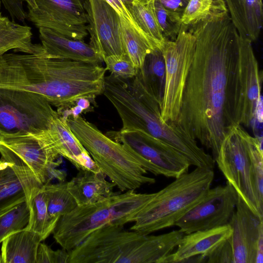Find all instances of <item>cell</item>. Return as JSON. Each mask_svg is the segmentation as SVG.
Here are the masks:
<instances>
[{
	"instance_id": "obj_9",
	"label": "cell",
	"mask_w": 263,
	"mask_h": 263,
	"mask_svg": "<svg viewBox=\"0 0 263 263\" xmlns=\"http://www.w3.org/2000/svg\"><path fill=\"white\" fill-rule=\"evenodd\" d=\"M188 28L182 24L176 39L165 40L161 49L165 65L161 116L163 121L171 124L175 123L179 114L195 49L196 39Z\"/></svg>"
},
{
	"instance_id": "obj_22",
	"label": "cell",
	"mask_w": 263,
	"mask_h": 263,
	"mask_svg": "<svg viewBox=\"0 0 263 263\" xmlns=\"http://www.w3.org/2000/svg\"><path fill=\"white\" fill-rule=\"evenodd\" d=\"M67 184L78 206L98 202L116 193L114 192L115 185L107 181L101 171L80 170Z\"/></svg>"
},
{
	"instance_id": "obj_14",
	"label": "cell",
	"mask_w": 263,
	"mask_h": 263,
	"mask_svg": "<svg viewBox=\"0 0 263 263\" xmlns=\"http://www.w3.org/2000/svg\"><path fill=\"white\" fill-rule=\"evenodd\" d=\"M238 194L228 182L210 189L204 198L175 226L184 234L210 230L229 223L235 210Z\"/></svg>"
},
{
	"instance_id": "obj_6",
	"label": "cell",
	"mask_w": 263,
	"mask_h": 263,
	"mask_svg": "<svg viewBox=\"0 0 263 263\" xmlns=\"http://www.w3.org/2000/svg\"><path fill=\"white\" fill-rule=\"evenodd\" d=\"M214 178L213 169L199 167L176 178L155 193L130 230L148 234L175 226L204 198Z\"/></svg>"
},
{
	"instance_id": "obj_21",
	"label": "cell",
	"mask_w": 263,
	"mask_h": 263,
	"mask_svg": "<svg viewBox=\"0 0 263 263\" xmlns=\"http://www.w3.org/2000/svg\"><path fill=\"white\" fill-rule=\"evenodd\" d=\"M41 188L11 163L0 158V213L24 201L29 206Z\"/></svg>"
},
{
	"instance_id": "obj_31",
	"label": "cell",
	"mask_w": 263,
	"mask_h": 263,
	"mask_svg": "<svg viewBox=\"0 0 263 263\" xmlns=\"http://www.w3.org/2000/svg\"><path fill=\"white\" fill-rule=\"evenodd\" d=\"M228 13L224 0H189L181 17L187 26L199 22L213 20Z\"/></svg>"
},
{
	"instance_id": "obj_24",
	"label": "cell",
	"mask_w": 263,
	"mask_h": 263,
	"mask_svg": "<svg viewBox=\"0 0 263 263\" xmlns=\"http://www.w3.org/2000/svg\"><path fill=\"white\" fill-rule=\"evenodd\" d=\"M42 240L36 233L24 228L8 235L2 241L3 263H36L38 246Z\"/></svg>"
},
{
	"instance_id": "obj_41",
	"label": "cell",
	"mask_w": 263,
	"mask_h": 263,
	"mask_svg": "<svg viewBox=\"0 0 263 263\" xmlns=\"http://www.w3.org/2000/svg\"><path fill=\"white\" fill-rule=\"evenodd\" d=\"M0 263H3L1 255H0Z\"/></svg>"
},
{
	"instance_id": "obj_19",
	"label": "cell",
	"mask_w": 263,
	"mask_h": 263,
	"mask_svg": "<svg viewBox=\"0 0 263 263\" xmlns=\"http://www.w3.org/2000/svg\"><path fill=\"white\" fill-rule=\"evenodd\" d=\"M47 129L59 155L67 159L77 170L94 172L101 171L71 130L66 118L59 114L51 122Z\"/></svg>"
},
{
	"instance_id": "obj_32",
	"label": "cell",
	"mask_w": 263,
	"mask_h": 263,
	"mask_svg": "<svg viewBox=\"0 0 263 263\" xmlns=\"http://www.w3.org/2000/svg\"><path fill=\"white\" fill-rule=\"evenodd\" d=\"M47 198V210L49 216L58 221L60 218L72 211L78 205L69 193L67 182H50L42 185Z\"/></svg>"
},
{
	"instance_id": "obj_35",
	"label": "cell",
	"mask_w": 263,
	"mask_h": 263,
	"mask_svg": "<svg viewBox=\"0 0 263 263\" xmlns=\"http://www.w3.org/2000/svg\"><path fill=\"white\" fill-rule=\"evenodd\" d=\"M106 71L112 76L122 79L135 77L139 70L135 67L127 54L120 57H110L104 61Z\"/></svg>"
},
{
	"instance_id": "obj_42",
	"label": "cell",
	"mask_w": 263,
	"mask_h": 263,
	"mask_svg": "<svg viewBox=\"0 0 263 263\" xmlns=\"http://www.w3.org/2000/svg\"><path fill=\"white\" fill-rule=\"evenodd\" d=\"M144 1H146V2H151V1H153V2H154V1H155V0H144Z\"/></svg>"
},
{
	"instance_id": "obj_30",
	"label": "cell",
	"mask_w": 263,
	"mask_h": 263,
	"mask_svg": "<svg viewBox=\"0 0 263 263\" xmlns=\"http://www.w3.org/2000/svg\"><path fill=\"white\" fill-rule=\"evenodd\" d=\"M29 218L25 229L37 234L42 241L52 233L58 222L49 216L46 192L41 187L29 204Z\"/></svg>"
},
{
	"instance_id": "obj_23",
	"label": "cell",
	"mask_w": 263,
	"mask_h": 263,
	"mask_svg": "<svg viewBox=\"0 0 263 263\" xmlns=\"http://www.w3.org/2000/svg\"><path fill=\"white\" fill-rule=\"evenodd\" d=\"M231 22L239 35L255 42L263 24L262 0H224Z\"/></svg>"
},
{
	"instance_id": "obj_26",
	"label": "cell",
	"mask_w": 263,
	"mask_h": 263,
	"mask_svg": "<svg viewBox=\"0 0 263 263\" xmlns=\"http://www.w3.org/2000/svg\"><path fill=\"white\" fill-rule=\"evenodd\" d=\"M137 76L162 104L165 83V65L162 53L156 49L147 55Z\"/></svg>"
},
{
	"instance_id": "obj_17",
	"label": "cell",
	"mask_w": 263,
	"mask_h": 263,
	"mask_svg": "<svg viewBox=\"0 0 263 263\" xmlns=\"http://www.w3.org/2000/svg\"><path fill=\"white\" fill-rule=\"evenodd\" d=\"M228 224L232 230L227 241L233 263H255L257 241L263 231V217L254 213L238 194L236 208Z\"/></svg>"
},
{
	"instance_id": "obj_20",
	"label": "cell",
	"mask_w": 263,
	"mask_h": 263,
	"mask_svg": "<svg viewBox=\"0 0 263 263\" xmlns=\"http://www.w3.org/2000/svg\"><path fill=\"white\" fill-rule=\"evenodd\" d=\"M39 36L47 56L101 65L103 60L89 44L74 40L55 30L40 27Z\"/></svg>"
},
{
	"instance_id": "obj_12",
	"label": "cell",
	"mask_w": 263,
	"mask_h": 263,
	"mask_svg": "<svg viewBox=\"0 0 263 263\" xmlns=\"http://www.w3.org/2000/svg\"><path fill=\"white\" fill-rule=\"evenodd\" d=\"M240 125L233 127L226 135L216 162L226 179L250 209L263 217L259 211L252 186L251 162Z\"/></svg>"
},
{
	"instance_id": "obj_15",
	"label": "cell",
	"mask_w": 263,
	"mask_h": 263,
	"mask_svg": "<svg viewBox=\"0 0 263 263\" xmlns=\"http://www.w3.org/2000/svg\"><path fill=\"white\" fill-rule=\"evenodd\" d=\"M89 45L103 61L127 54L121 32V17L106 0H86Z\"/></svg>"
},
{
	"instance_id": "obj_25",
	"label": "cell",
	"mask_w": 263,
	"mask_h": 263,
	"mask_svg": "<svg viewBox=\"0 0 263 263\" xmlns=\"http://www.w3.org/2000/svg\"><path fill=\"white\" fill-rule=\"evenodd\" d=\"M32 35L30 27L11 21L0 12V56L11 50L28 54L43 53L42 45L32 43Z\"/></svg>"
},
{
	"instance_id": "obj_33",
	"label": "cell",
	"mask_w": 263,
	"mask_h": 263,
	"mask_svg": "<svg viewBox=\"0 0 263 263\" xmlns=\"http://www.w3.org/2000/svg\"><path fill=\"white\" fill-rule=\"evenodd\" d=\"M29 214V207L26 201L1 212L0 243L11 233L26 227Z\"/></svg>"
},
{
	"instance_id": "obj_39",
	"label": "cell",
	"mask_w": 263,
	"mask_h": 263,
	"mask_svg": "<svg viewBox=\"0 0 263 263\" xmlns=\"http://www.w3.org/2000/svg\"><path fill=\"white\" fill-rule=\"evenodd\" d=\"M263 262V231L260 233L256 248L255 263Z\"/></svg>"
},
{
	"instance_id": "obj_10",
	"label": "cell",
	"mask_w": 263,
	"mask_h": 263,
	"mask_svg": "<svg viewBox=\"0 0 263 263\" xmlns=\"http://www.w3.org/2000/svg\"><path fill=\"white\" fill-rule=\"evenodd\" d=\"M59 115L39 94L0 88V134L38 133Z\"/></svg>"
},
{
	"instance_id": "obj_2",
	"label": "cell",
	"mask_w": 263,
	"mask_h": 263,
	"mask_svg": "<svg viewBox=\"0 0 263 263\" xmlns=\"http://www.w3.org/2000/svg\"><path fill=\"white\" fill-rule=\"evenodd\" d=\"M106 71L101 65L24 53L13 66L11 80L15 89L43 96L62 113L80 98L92 103L103 94Z\"/></svg>"
},
{
	"instance_id": "obj_8",
	"label": "cell",
	"mask_w": 263,
	"mask_h": 263,
	"mask_svg": "<svg viewBox=\"0 0 263 263\" xmlns=\"http://www.w3.org/2000/svg\"><path fill=\"white\" fill-rule=\"evenodd\" d=\"M0 154L37 185L42 186L54 178L64 181L63 173L55 169L61 156L48 129L35 134H0Z\"/></svg>"
},
{
	"instance_id": "obj_13",
	"label": "cell",
	"mask_w": 263,
	"mask_h": 263,
	"mask_svg": "<svg viewBox=\"0 0 263 263\" xmlns=\"http://www.w3.org/2000/svg\"><path fill=\"white\" fill-rule=\"evenodd\" d=\"M86 0H34L36 7L28 8L27 19L37 27H46L74 40L87 35Z\"/></svg>"
},
{
	"instance_id": "obj_1",
	"label": "cell",
	"mask_w": 263,
	"mask_h": 263,
	"mask_svg": "<svg viewBox=\"0 0 263 263\" xmlns=\"http://www.w3.org/2000/svg\"><path fill=\"white\" fill-rule=\"evenodd\" d=\"M194 54L174 124L217 157L238 120L239 34L228 13L192 26Z\"/></svg>"
},
{
	"instance_id": "obj_29",
	"label": "cell",
	"mask_w": 263,
	"mask_h": 263,
	"mask_svg": "<svg viewBox=\"0 0 263 263\" xmlns=\"http://www.w3.org/2000/svg\"><path fill=\"white\" fill-rule=\"evenodd\" d=\"M249 154L252 186L259 211L263 215V151L262 136L253 137L243 130Z\"/></svg>"
},
{
	"instance_id": "obj_27",
	"label": "cell",
	"mask_w": 263,
	"mask_h": 263,
	"mask_svg": "<svg viewBox=\"0 0 263 263\" xmlns=\"http://www.w3.org/2000/svg\"><path fill=\"white\" fill-rule=\"evenodd\" d=\"M121 25L126 53L135 67L139 70L143 66L147 55L160 49L151 39L122 17Z\"/></svg>"
},
{
	"instance_id": "obj_43",
	"label": "cell",
	"mask_w": 263,
	"mask_h": 263,
	"mask_svg": "<svg viewBox=\"0 0 263 263\" xmlns=\"http://www.w3.org/2000/svg\"><path fill=\"white\" fill-rule=\"evenodd\" d=\"M1 0H0V10H1Z\"/></svg>"
},
{
	"instance_id": "obj_7",
	"label": "cell",
	"mask_w": 263,
	"mask_h": 263,
	"mask_svg": "<svg viewBox=\"0 0 263 263\" xmlns=\"http://www.w3.org/2000/svg\"><path fill=\"white\" fill-rule=\"evenodd\" d=\"M71 130L87 151L100 171L121 192L135 191L156 182L119 142L102 133L80 115L66 118Z\"/></svg>"
},
{
	"instance_id": "obj_16",
	"label": "cell",
	"mask_w": 263,
	"mask_h": 263,
	"mask_svg": "<svg viewBox=\"0 0 263 263\" xmlns=\"http://www.w3.org/2000/svg\"><path fill=\"white\" fill-rule=\"evenodd\" d=\"M237 80L239 123L249 126L255 121L257 107L261 100L262 75L259 69L252 42L239 35Z\"/></svg>"
},
{
	"instance_id": "obj_4",
	"label": "cell",
	"mask_w": 263,
	"mask_h": 263,
	"mask_svg": "<svg viewBox=\"0 0 263 263\" xmlns=\"http://www.w3.org/2000/svg\"><path fill=\"white\" fill-rule=\"evenodd\" d=\"M184 234L179 229L149 235L108 225L69 251V263H164Z\"/></svg>"
},
{
	"instance_id": "obj_3",
	"label": "cell",
	"mask_w": 263,
	"mask_h": 263,
	"mask_svg": "<svg viewBox=\"0 0 263 263\" xmlns=\"http://www.w3.org/2000/svg\"><path fill=\"white\" fill-rule=\"evenodd\" d=\"M103 94L117 111L122 123L120 130H141L173 146L191 165L214 168L215 161L174 124L162 120L161 105L136 75L129 79L105 76Z\"/></svg>"
},
{
	"instance_id": "obj_34",
	"label": "cell",
	"mask_w": 263,
	"mask_h": 263,
	"mask_svg": "<svg viewBox=\"0 0 263 263\" xmlns=\"http://www.w3.org/2000/svg\"><path fill=\"white\" fill-rule=\"evenodd\" d=\"M156 17L165 39L175 40L182 24V14L165 9L159 0L154 1Z\"/></svg>"
},
{
	"instance_id": "obj_36",
	"label": "cell",
	"mask_w": 263,
	"mask_h": 263,
	"mask_svg": "<svg viewBox=\"0 0 263 263\" xmlns=\"http://www.w3.org/2000/svg\"><path fill=\"white\" fill-rule=\"evenodd\" d=\"M69 251L62 249L53 250L44 243H40L36 254V263H69Z\"/></svg>"
},
{
	"instance_id": "obj_5",
	"label": "cell",
	"mask_w": 263,
	"mask_h": 263,
	"mask_svg": "<svg viewBox=\"0 0 263 263\" xmlns=\"http://www.w3.org/2000/svg\"><path fill=\"white\" fill-rule=\"evenodd\" d=\"M155 195L135 191L116 192L98 202L77 206L60 218L52 232L53 238L62 249L69 251L98 229L134 222Z\"/></svg>"
},
{
	"instance_id": "obj_18",
	"label": "cell",
	"mask_w": 263,
	"mask_h": 263,
	"mask_svg": "<svg viewBox=\"0 0 263 263\" xmlns=\"http://www.w3.org/2000/svg\"><path fill=\"white\" fill-rule=\"evenodd\" d=\"M232 231L231 226L227 224L183 235L177 250L166 257L164 263L189 262L197 256H200L202 261H205L207 255L226 240Z\"/></svg>"
},
{
	"instance_id": "obj_38",
	"label": "cell",
	"mask_w": 263,
	"mask_h": 263,
	"mask_svg": "<svg viewBox=\"0 0 263 263\" xmlns=\"http://www.w3.org/2000/svg\"><path fill=\"white\" fill-rule=\"evenodd\" d=\"M166 9L182 14L189 0H159Z\"/></svg>"
},
{
	"instance_id": "obj_37",
	"label": "cell",
	"mask_w": 263,
	"mask_h": 263,
	"mask_svg": "<svg viewBox=\"0 0 263 263\" xmlns=\"http://www.w3.org/2000/svg\"><path fill=\"white\" fill-rule=\"evenodd\" d=\"M116 10L121 17L129 22L134 27L151 39L143 32L135 23L130 12V7L133 0H106ZM153 41V40H152ZM154 42V41H153Z\"/></svg>"
},
{
	"instance_id": "obj_28",
	"label": "cell",
	"mask_w": 263,
	"mask_h": 263,
	"mask_svg": "<svg viewBox=\"0 0 263 263\" xmlns=\"http://www.w3.org/2000/svg\"><path fill=\"white\" fill-rule=\"evenodd\" d=\"M132 17L139 29L148 36L161 50L166 39L156 17L154 1L133 0L130 9Z\"/></svg>"
},
{
	"instance_id": "obj_11",
	"label": "cell",
	"mask_w": 263,
	"mask_h": 263,
	"mask_svg": "<svg viewBox=\"0 0 263 263\" xmlns=\"http://www.w3.org/2000/svg\"><path fill=\"white\" fill-rule=\"evenodd\" d=\"M115 140L121 143L147 171L177 178L187 173V159L168 143L141 130H120Z\"/></svg>"
},
{
	"instance_id": "obj_40",
	"label": "cell",
	"mask_w": 263,
	"mask_h": 263,
	"mask_svg": "<svg viewBox=\"0 0 263 263\" xmlns=\"http://www.w3.org/2000/svg\"><path fill=\"white\" fill-rule=\"evenodd\" d=\"M27 3L28 8L33 9L36 7L34 0H24Z\"/></svg>"
}]
</instances>
